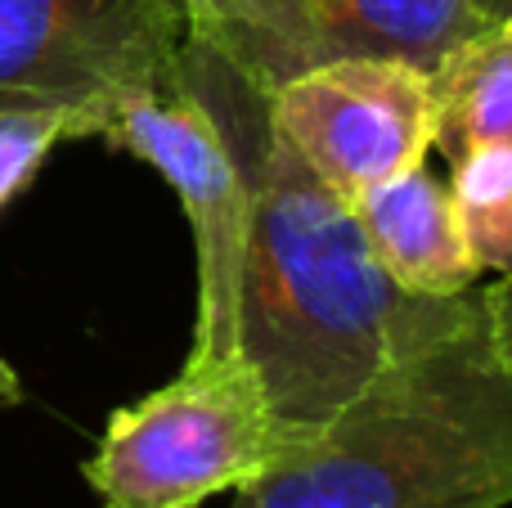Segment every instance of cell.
<instances>
[{"label": "cell", "mask_w": 512, "mask_h": 508, "mask_svg": "<svg viewBox=\"0 0 512 508\" xmlns=\"http://www.w3.org/2000/svg\"><path fill=\"white\" fill-rule=\"evenodd\" d=\"M454 162L450 194L459 207V225L477 270H512V149L490 144V149L459 153Z\"/></svg>", "instance_id": "8fae6325"}, {"label": "cell", "mask_w": 512, "mask_h": 508, "mask_svg": "<svg viewBox=\"0 0 512 508\" xmlns=\"http://www.w3.org/2000/svg\"><path fill=\"white\" fill-rule=\"evenodd\" d=\"M432 81V122L436 140L432 149L472 153L490 144L512 149V32L508 27H486L459 50H450Z\"/></svg>", "instance_id": "30bf717a"}, {"label": "cell", "mask_w": 512, "mask_h": 508, "mask_svg": "<svg viewBox=\"0 0 512 508\" xmlns=\"http://www.w3.org/2000/svg\"><path fill=\"white\" fill-rule=\"evenodd\" d=\"M185 41H203L261 90L328 59L310 0H162Z\"/></svg>", "instance_id": "ba28073f"}, {"label": "cell", "mask_w": 512, "mask_h": 508, "mask_svg": "<svg viewBox=\"0 0 512 508\" xmlns=\"http://www.w3.org/2000/svg\"><path fill=\"white\" fill-rule=\"evenodd\" d=\"M292 446L239 351L185 356L171 383L108 414L81 477L104 508H198L248 491Z\"/></svg>", "instance_id": "3957f363"}, {"label": "cell", "mask_w": 512, "mask_h": 508, "mask_svg": "<svg viewBox=\"0 0 512 508\" xmlns=\"http://www.w3.org/2000/svg\"><path fill=\"white\" fill-rule=\"evenodd\" d=\"M472 9L481 14V23L486 27H504L512 18V0H472Z\"/></svg>", "instance_id": "5bb4252c"}, {"label": "cell", "mask_w": 512, "mask_h": 508, "mask_svg": "<svg viewBox=\"0 0 512 508\" xmlns=\"http://www.w3.org/2000/svg\"><path fill=\"white\" fill-rule=\"evenodd\" d=\"M512 369L477 293L432 297L396 356L239 508H508Z\"/></svg>", "instance_id": "7a4b0ae2"}, {"label": "cell", "mask_w": 512, "mask_h": 508, "mask_svg": "<svg viewBox=\"0 0 512 508\" xmlns=\"http://www.w3.org/2000/svg\"><path fill=\"white\" fill-rule=\"evenodd\" d=\"M310 14L328 59H400L423 72L486 32L472 0H310Z\"/></svg>", "instance_id": "9c48e42d"}, {"label": "cell", "mask_w": 512, "mask_h": 508, "mask_svg": "<svg viewBox=\"0 0 512 508\" xmlns=\"http://www.w3.org/2000/svg\"><path fill=\"white\" fill-rule=\"evenodd\" d=\"M504 27H508V32H512V18H508V23H504Z\"/></svg>", "instance_id": "2e32d148"}, {"label": "cell", "mask_w": 512, "mask_h": 508, "mask_svg": "<svg viewBox=\"0 0 512 508\" xmlns=\"http://www.w3.org/2000/svg\"><path fill=\"white\" fill-rule=\"evenodd\" d=\"M180 41L162 0H0V113L68 108L95 140L117 99L167 77Z\"/></svg>", "instance_id": "5b68a950"}, {"label": "cell", "mask_w": 512, "mask_h": 508, "mask_svg": "<svg viewBox=\"0 0 512 508\" xmlns=\"http://www.w3.org/2000/svg\"><path fill=\"white\" fill-rule=\"evenodd\" d=\"M355 203L360 230L378 266L409 297H459L477 284V261L468 252L450 185L427 167L400 171L387 185L364 189Z\"/></svg>", "instance_id": "52a82bcc"}, {"label": "cell", "mask_w": 512, "mask_h": 508, "mask_svg": "<svg viewBox=\"0 0 512 508\" xmlns=\"http://www.w3.org/2000/svg\"><path fill=\"white\" fill-rule=\"evenodd\" d=\"M63 140H81V122L68 108H5L0 113V212L32 189L41 167Z\"/></svg>", "instance_id": "7c38bea8"}, {"label": "cell", "mask_w": 512, "mask_h": 508, "mask_svg": "<svg viewBox=\"0 0 512 508\" xmlns=\"http://www.w3.org/2000/svg\"><path fill=\"white\" fill-rule=\"evenodd\" d=\"M18 401H23V383H18L14 365L0 356V405H18Z\"/></svg>", "instance_id": "9a60e30c"}, {"label": "cell", "mask_w": 512, "mask_h": 508, "mask_svg": "<svg viewBox=\"0 0 512 508\" xmlns=\"http://www.w3.org/2000/svg\"><path fill=\"white\" fill-rule=\"evenodd\" d=\"M270 122L342 198L423 167L432 153V81L400 59L333 54L270 90Z\"/></svg>", "instance_id": "8992f818"}, {"label": "cell", "mask_w": 512, "mask_h": 508, "mask_svg": "<svg viewBox=\"0 0 512 508\" xmlns=\"http://www.w3.org/2000/svg\"><path fill=\"white\" fill-rule=\"evenodd\" d=\"M180 54L225 113L248 171L239 356L301 441L378 378L432 297H409L387 279L355 203L274 131L270 90L203 41H180Z\"/></svg>", "instance_id": "6da1fadb"}, {"label": "cell", "mask_w": 512, "mask_h": 508, "mask_svg": "<svg viewBox=\"0 0 512 508\" xmlns=\"http://www.w3.org/2000/svg\"><path fill=\"white\" fill-rule=\"evenodd\" d=\"M477 302H481V311H486L490 338H495L499 356H504V365L512 369V270L499 275L486 293H477Z\"/></svg>", "instance_id": "4fadbf2b"}, {"label": "cell", "mask_w": 512, "mask_h": 508, "mask_svg": "<svg viewBox=\"0 0 512 508\" xmlns=\"http://www.w3.org/2000/svg\"><path fill=\"white\" fill-rule=\"evenodd\" d=\"M95 140L140 158L171 189L189 221L198 270L189 356L239 351V266L248 225V171L225 113L176 50L158 86L131 90L108 108Z\"/></svg>", "instance_id": "277c9868"}]
</instances>
